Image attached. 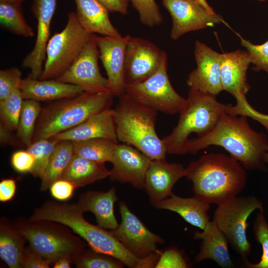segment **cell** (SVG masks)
I'll return each mask as SVG.
<instances>
[{"instance_id":"1","label":"cell","mask_w":268,"mask_h":268,"mask_svg":"<svg viewBox=\"0 0 268 268\" xmlns=\"http://www.w3.org/2000/svg\"><path fill=\"white\" fill-rule=\"evenodd\" d=\"M237 116L223 113L210 132L190 138L182 154H196L211 145L221 146L246 170L266 171L263 158L268 151L267 135L252 129L247 116Z\"/></svg>"},{"instance_id":"2","label":"cell","mask_w":268,"mask_h":268,"mask_svg":"<svg viewBox=\"0 0 268 268\" xmlns=\"http://www.w3.org/2000/svg\"><path fill=\"white\" fill-rule=\"evenodd\" d=\"M185 177L193 184L194 195L217 205L237 196L245 188L246 169L231 156L210 153L191 161Z\"/></svg>"},{"instance_id":"3","label":"cell","mask_w":268,"mask_h":268,"mask_svg":"<svg viewBox=\"0 0 268 268\" xmlns=\"http://www.w3.org/2000/svg\"><path fill=\"white\" fill-rule=\"evenodd\" d=\"M77 203L50 201L36 208L29 219L51 221L66 225L78 235L92 250L115 257L129 268H136L138 259L110 232L87 221Z\"/></svg>"},{"instance_id":"4","label":"cell","mask_w":268,"mask_h":268,"mask_svg":"<svg viewBox=\"0 0 268 268\" xmlns=\"http://www.w3.org/2000/svg\"><path fill=\"white\" fill-rule=\"evenodd\" d=\"M119 98L114 113L118 141L134 147L151 160L165 159L166 149L155 129L158 112L125 93Z\"/></svg>"},{"instance_id":"5","label":"cell","mask_w":268,"mask_h":268,"mask_svg":"<svg viewBox=\"0 0 268 268\" xmlns=\"http://www.w3.org/2000/svg\"><path fill=\"white\" fill-rule=\"evenodd\" d=\"M231 105L218 101L215 95L190 88L188 98L178 112L177 124L169 134L162 138L167 153L182 155L190 135L195 133L201 136L208 134L220 116L228 112Z\"/></svg>"},{"instance_id":"6","label":"cell","mask_w":268,"mask_h":268,"mask_svg":"<svg viewBox=\"0 0 268 268\" xmlns=\"http://www.w3.org/2000/svg\"><path fill=\"white\" fill-rule=\"evenodd\" d=\"M114 95L111 91L83 92L75 97L57 100L42 109L36 125L33 141L72 128L90 116L110 108Z\"/></svg>"},{"instance_id":"7","label":"cell","mask_w":268,"mask_h":268,"mask_svg":"<svg viewBox=\"0 0 268 268\" xmlns=\"http://www.w3.org/2000/svg\"><path fill=\"white\" fill-rule=\"evenodd\" d=\"M47 220H20L13 225L29 246L51 264L62 258L72 263L86 248L83 239L71 233L64 224Z\"/></svg>"},{"instance_id":"8","label":"cell","mask_w":268,"mask_h":268,"mask_svg":"<svg viewBox=\"0 0 268 268\" xmlns=\"http://www.w3.org/2000/svg\"><path fill=\"white\" fill-rule=\"evenodd\" d=\"M212 221L226 237L233 250L244 261L251 253L252 245L247 236V220L256 210H264L263 202L255 196H236L217 205Z\"/></svg>"},{"instance_id":"9","label":"cell","mask_w":268,"mask_h":268,"mask_svg":"<svg viewBox=\"0 0 268 268\" xmlns=\"http://www.w3.org/2000/svg\"><path fill=\"white\" fill-rule=\"evenodd\" d=\"M92 35L80 25L75 12H69L65 27L55 33L48 42L44 68L39 79H56L66 71Z\"/></svg>"},{"instance_id":"10","label":"cell","mask_w":268,"mask_h":268,"mask_svg":"<svg viewBox=\"0 0 268 268\" xmlns=\"http://www.w3.org/2000/svg\"><path fill=\"white\" fill-rule=\"evenodd\" d=\"M125 93L157 112L168 115L178 113L186 100L175 91L169 80L166 52L154 74L142 82L126 84Z\"/></svg>"},{"instance_id":"11","label":"cell","mask_w":268,"mask_h":268,"mask_svg":"<svg viewBox=\"0 0 268 268\" xmlns=\"http://www.w3.org/2000/svg\"><path fill=\"white\" fill-rule=\"evenodd\" d=\"M95 35H92L71 66L56 79L76 85L83 92L95 93L111 91L107 78L100 71L99 54Z\"/></svg>"},{"instance_id":"12","label":"cell","mask_w":268,"mask_h":268,"mask_svg":"<svg viewBox=\"0 0 268 268\" xmlns=\"http://www.w3.org/2000/svg\"><path fill=\"white\" fill-rule=\"evenodd\" d=\"M119 208L121 221L116 228L110 230L112 235L138 259L158 251L157 245L165 241L147 229L124 201L120 202Z\"/></svg>"},{"instance_id":"13","label":"cell","mask_w":268,"mask_h":268,"mask_svg":"<svg viewBox=\"0 0 268 268\" xmlns=\"http://www.w3.org/2000/svg\"><path fill=\"white\" fill-rule=\"evenodd\" d=\"M170 13L172 26L170 37L176 40L189 32L202 29L223 21L222 17L196 0H162Z\"/></svg>"},{"instance_id":"14","label":"cell","mask_w":268,"mask_h":268,"mask_svg":"<svg viewBox=\"0 0 268 268\" xmlns=\"http://www.w3.org/2000/svg\"><path fill=\"white\" fill-rule=\"evenodd\" d=\"M165 53L147 39L131 36L125 54L126 84L139 83L154 74L159 68Z\"/></svg>"},{"instance_id":"15","label":"cell","mask_w":268,"mask_h":268,"mask_svg":"<svg viewBox=\"0 0 268 268\" xmlns=\"http://www.w3.org/2000/svg\"><path fill=\"white\" fill-rule=\"evenodd\" d=\"M57 0H33L31 10L37 20V37L32 51L23 59L22 66L30 70L29 76L39 79L43 72L50 28Z\"/></svg>"},{"instance_id":"16","label":"cell","mask_w":268,"mask_h":268,"mask_svg":"<svg viewBox=\"0 0 268 268\" xmlns=\"http://www.w3.org/2000/svg\"><path fill=\"white\" fill-rule=\"evenodd\" d=\"M131 36L119 37L95 35L99 59L105 69L111 92L114 96L125 93V61L126 47Z\"/></svg>"},{"instance_id":"17","label":"cell","mask_w":268,"mask_h":268,"mask_svg":"<svg viewBox=\"0 0 268 268\" xmlns=\"http://www.w3.org/2000/svg\"><path fill=\"white\" fill-rule=\"evenodd\" d=\"M219 55L205 44L196 42L194 56L197 67L189 73L187 80L191 89L215 96L223 91Z\"/></svg>"},{"instance_id":"18","label":"cell","mask_w":268,"mask_h":268,"mask_svg":"<svg viewBox=\"0 0 268 268\" xmlns=\"http://www.w3.org/2000/svg\"><path fill=\"white\" fill-rule=\"evenodd\" d=\"M151 159L127 144H118L111 162L112 168L109 177L112 181L129 183L143 189L145 175Z\"/></svg>"},{"instance_id":"19","label":"cell","mask_w":268,"mask_h":268,"mask_svg":"<svg viewBox=\"0 0 268 268\" xmlns=\"http://www.w3.org/2000/svg\"><path fill=\"white\" fill-rule=\"evenodd\" d=\"M186 176V168L180 163L165 159L152 160L147 170L144 189L153 205L172 194V189L180 179Z\"/></svg>"},{"instance_id":"20","label":"cell","mask_w":268,"mask_h":268,"mask_svg":"<svg viewBox=\"0 0 268 268\" xmlns=\"http://www.w3.org/2000/svg\"><path fill=\"white\" fill-rule=\"evenodd\" d=\"M114 109L108 108L93 115L76 126L58 134L50 138L58 142L80 141L96 138L118 142L114 119Z\"/></svg>"},{"instance_id":"21","label":"cell","mask_w":268,"mask_h":268,"mask_svg":"<svg viewBox=\"0 0 268 268\" xmlns=\"http://www.w3.org/2000/svg\"><path fill=\"white\" fill-rule=\"evenodd\" d=\"M219 62L223 90L234 97L239 93L246 95L250 88L247 83V71L251 63L247 52L237 50L220 54Z\"/></svg>"},{"instance_id":"22","label":"cell","mask_w":268,"mask_h":268,"mask_svg":"<svg viewBox=\"0 0 268 268\" xmlns=\"http://www.w3.org/2000/svg\"><path fill=\"white\" fill-rule=\"evenodd\" d=\"M194 238L201 241L199 252L195 258L196 263L210 259L221 268L234 267L228 251V241L213 221H210L201 232L196 231Z\"/></svg>"},{"instance_id":"23","label":"cell","mask_w":268,"mask_h":268,"mask_svg":"<svg viewBox=\"0 0 268 268\" xmlns=\"http://www.w3.org/2000/svg\"><path fill=\"white\" fill-rule=\"evenodd\" d=\"M20 90L24 99L37 101H57L83 92L79 87L56 79L41 80L29 76L23 79Z\"/></svg>"},{"instance_id":"24","label":"cell","mask_w":268,"mask_h":268,"mask_svg":"<svg viewBox=\"0 0 268 268\" xmlns=\"http://www.w3.org/2000/svg\"><path fill=\"white\" fill-rule=\"evenodd\" d=\"M118 201L116 188L107 192L89 191L81 194L77 204L82 211L92 212L98 225L109 230L117 227L118 223L114 213V204Z\"/></svg>"},{"instance_id":"25","label":"cell","mask_w":268,"mask_h":268,"mask_svg":"<svg viewBox=\"0 0 268 268\" xmlns=\"http://www.w3.org/2000/svg\"><path fill=\"white\" fill-rule=\"evenodd\" d=\"M210 204L195 195L183 198L173 194L152 205L157 209L175 212L187 222L203 230L210 221L208 213Z\"/></svg>"},{"instance_id":"26","label":"cell","mask_w":268,"mask_h":268,"mask_svg":"<svg viewBox=\"0 0 268 268\" xmlns=\"http://www.w3.org/2000/svg\"><path fill=\"white\" fill-rule=\"evenodd\" d=\"M78 22L88 33L112 37L122 35L110 20L107 9L97 0H74Z\"/></svg>"},{"instance_id":"27","label":"cell","mask_w":268,"mask_h":268,"mask_svg":"<svg viewBox=\"0 0 268 268\" xmlns=\"http://www.w3.org/2000/svg\"><path fill=\"white\" fill-rule=\"evenodd\" d=\"M110 175V170L104 163L92 161L74 154L61 179L70 182L77 188L105 179Z\"/></svg>"},{"instance_id":"28","label":"cell","mask_w":268,"mask_h":268,"mask_svg":"<svg viewBox=\"0 0 268 268\" xmlns=\"http://www.w3.org/2000/svg\"><path fill=\"white\" fill-rule=\"evenodd\" d=\"M25 238L4 219L0 222V257L10 268H21Z\"/></svg>"},{"instance_id":"29","label":"cell","mask_w":268,"mask_h":268,"mask_svg":"<svg viewBox=\"0 0 268 268\" xmlns=\"http://www.w3.org/2000/svg\"><path fill=\"white\" fill-rule=\"evenodd\" d=\"M73 154L72 141L62 140L57 142L44 173L40 178L41 191L47 190L53 183L61 179Z\"/></svg>"},{"instance_id":"30","label":"cell","mask_w":268,"mask_h":268,"mask_svg":"<svg viewBox=\"0 0 268 268\" xmlns=\"http://www.w3.org/2000/svg\"><path fill=\"white\" fill-rule=\"evenodd\" d=\"M73 142L74 154L92 161L111 163L118 142L104 138H96Z\"/></svg>"},{"instance_id":"31","label":"cell","mask_w":268,"mask_h":268,"mask_svg":"<svg viewBox=\"0 0 268 268\" xmlns=\"http://www.w3.org/2000/svg\"><path fill=\"white\" fill-rule=\"evenodd\" d=\"M21 3L0 1V24L10 32L26 38L34 33L23 14Z\"/></svg>"},{"instance_id":"32","label":"cell","mask_w":268,"mask_h":268,"mask_svg":"<svg viewBox=\"0 0 268 268\" xmlns=\"http://www.w3.org/2000/svg\"><path fill=\"white\" fill-rule=\"evenodd\" d=\"M41 110L39 101L31 99L23 100L16 134L27 147L32 143L36 125Z\"/></svg>"},{"instance_id":"33","label":"cell","mask_w":268,"mask_h":268,"mask_svg":"<svg viewBox=\"0 0 268 268\" xmlns=\"http://www.w3.org/2000/svg\"><path fill=\"white\" fill-rule=\"evenodd\" d=\"M23 99L20 89H18L0 101V125L9 131H16Z\"/></svg>"},{"instance_id":"34","label":"cell","mask_w":268,"mask_h":268,"mask_svg":"<svg viewBox=\"0 0 268 268\" xmlns=\"http://www.w3.org/2000/svg\"><path fill=\"white\" fill-rule=\"evenodd\" d=\"M57 142L50 138H43L33 141L27 147V150L35 159V164L31 172L34 177H42Z\"/></svg>"},{"instance_id":"35","label":"cell","mask_w":268,"mask_h":268,"mask_svg":"<svg viewBox=\"0 0 268 268\" xmlns=\"http://www.w3.org/2000/svg\"><path fill=\"white\" fill-rule=\"evenodd\" d=\"M73 263L79 268H123L125 266L119 259L91 248L85 249Z\"/></svg>"},{"instance_id":"36","label":"cell","mask_w":268,"mask_h":268,"mask_svg":"<svg viewBox=\"0 0 268 268\" xmlns=\"http://www.w3.org/2000/svg\"><path fill=\"white\" fill-rule=\"evenodd\" d=\"M253 231L256 240L262 246L263 253L257 263L252 264L249 261L244 263L249 268H268V222L263 211L257 213L254 222Z\"/></svg>"},{"instance_id":"37","label":"cell","mask_w":268,"mask_h":268,"mask_svg":"<svg viewBox=\"0 0 268 268\" xmlns=\"http://www.w3.org/2000/svg\"><path fill=\"white\" fill-rule=\"evenodd\" d=\"M138 13L141 23L148 27L158 26L163 16L155 0H129Z\"/></svg>"},{"instance_id":"38","label":"cell","mask_w":268,"mask_h":268,"mask_svg":"<svg viewBox=\"0 0 268 268\" xmlns=\"http://www.w3.org/2000/svg\"><path fill=\"white\" fill-rule=\"evenodd\" d=\"M241 44L249 54L252 69L259 71L264 70L268 74V40L262 45H255L250 41L240 37Z\"/></svg>"},{"instance_id":"39","label":"cell","mask_w":268,"mask_h":268,"mask_svg":"<svg viewBox=\"0 0 268 268\" xmlns=\"http://www.w3.org/2000/svg\"><path fill=\"white\" fill-rule=\"evenodd\" d=\"M20 70L15 67L0 70V101L13 91L20 89L23 79Z\"/></svg>"},{"instance_id":"40","label":"cell","mask_w":268,"mask_h":268,"mask_svg":"<svg viewBox=\"0 0 268 268\" xmlns=\"http://www.w3.org/2000/svg\"><path fill=\"white\" fill-rule=\"evenodd\" d=\"M236 104L231 105L228 113L235 115H244L257 121L266 129L268 134V115L255 110L248 102L246 95L240 94L235 97Z\"/></svg>"},{"instance_id":"41","label":"cell","mask_w":268,"mask_h":268,"mask_svg":"<svg viewBox=\"0 0 268 268\" xmlns=\"http://www.w3.org/2000/svg\"><path fill=\"white\" fill-rule=\"evenodd\" d=\"M190 264L182 252L175 247H170L162 252L156 268H187Z\"/></svg>"},{"instance_id":"42","label":"cell","mask_w":268,"mask_h":268,"mask_svg":"<svg viewBox=\"0 0 268 268\" xmlns=\"http://www.w3.org/2000/svg\"><path fill=\"white\" fill-rule=\"evenodd\" d=\"M10 161L13 168L21 173H31L35 164L34 157L27 150L14 152Z\"/></svg>"},{"instance_id":"43","label":"cell","mask_w":268,"mask_h":268,"mask_svg":"<svg viewBox=\"0 0 268 268\" xmlns=\"http://www.w3.org/2000/svg\"><path fill=\"white\" fill-rule=\"evenodd\" d=\"M75 189L72 183L63 179L55 181L49 188L52 197L59 201H65L69 199Z\"/></svg>"},{"instance_id":"44","label":"cell","mask_w":268,"mask_h":268,"mask_svg":"<svg viewBox=\"0 0 268 268\" xmlns=\"http://www.w3.org/2000/svg\"><path fill=\"white\" fill-rule=\"evenodd\" d=\"M51 263L30 246L24 249L22 267L24 268H49Z\"/></svg>"},{"instance_id":"45","label":"cell","mask_w":268,"mask_h":268,"mask_svg":"<svg viewBox=\"0 0 268 268\" xmlns=\"http://www.w3.org/2000/svg\"><path fill=\"white\" fill-rule=\"evenodd\" d=\"M16 184L12 178L2 179L0 182V201L6 202L10 201L15 196Z\"/></svg>"},{"instance_id":"46","label":"cell","mask_w":268,"mask_h":268,"mask_svg":"<svg viewBox=\"0 0 268 268\" xmlns=\"http://www.w3.org/2000/svg\"><path fill=\"white\" fill-rule=\"evenodd\" d=\"M109 12H119L125 15L128 12L129 0H97Z\"/></svg>"},{"instance_id":"47","label":"cell","mask_w":268,"mask_h":268,"mask_svg":"<svg viewBox=\"0 0 268 268\" xmlns=\"http://www.w3.org/2000/svg\"><path fill=\"white\" fill-rule=\"evenodd\" d=\"M161 253V252L157 251L151 255L139 259L136 268H155Z\"/></svg>"},{"instance_id":"48","label":"cell","mask_w":268,"mask_h":268,"mask_svg":"<svg viewBox=\"0 0 268 268\" xmlns=\"http://www.w3.org/2000/svg\"><path fill=\"white\" fill-rule=\"evenodd\" d=\"M11 132L0 125V143L2 144H7L12 142L16 144L18 142L20 144L23 145L18 137L14 138L12 136Z\"/></svg>"},{"instance_id":"49","label":"cell","mask_w":268,"mask_h":268,"mask_svg":"<svg viewBox=\"0 0 268 268\" xmlns=\"http://www.w3.org/2000/svg\"><path fill=\"white\" fill-rule=\"evenodd\" d=\"M72 261L68 258H62L54 264V268H69L71 267Z\"/></svg>"},{"instance_id":"50","label":"cell","mask_w":268,"mask_h":268,"mask_svg":"<svg viewBox=\"0 0 268 268\" xmlns=\"http://www.w3.org/2000/svg\"><path fill=\"white\" fill-rule=\"evenodd\" d=\"M201 5L204 7L205 8L210 10H213V8L208 4L206 0H196Z\"/></svg>"},{"instance_id":"51","label":"cell","mask_w":268,"mask_h":268,"mask_svg":"<svg viewBox=\"0 0 268 268\" xmlns=\"http://www.w3.org/2000/svg\"><path fill=\"white\" fill-rule=\"evenodd\" d=\"M263 160L265 163H268V151L265 154Z\"/></svg>"},{"instance_id":"52","label":"cell","mask_w":268,"mask_h":268,"mask_svg":"<svg viewBox=\"0 0 268 268\" xmlns=\"http://www.w3.org/2000/svg\"><path fill=\"white\" fill-rule=\"evenodd\" d=\"M24 0H0V1H5L10 2H16L19 3H22Z\"/></svg>"},{"instance_id":"53","label":"cell","mask_w":268,"mask_h":268,"mask_svg":"<svg viewBox=\"0 0 268 268\" xmlns=\"http://www.w3.org/2000/svg\"><path fill=\"white\" fill-rule=\"evenodd\" d=\"M257 0L261 1H265V0Z\"/></svg>"}]
</instances>
